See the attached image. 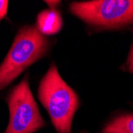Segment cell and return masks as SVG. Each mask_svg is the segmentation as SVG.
Segmentation results:
<instances>
[{
  "label": "cell",
  "instance_id": "obj_1",
  "mask_svg": "<svg viewBox=\"0 0 133 133\" xmlns=\"http://www.w3.org/2000/svg\"><path fill=\"white\" fill-rule=\"evenodd\" d=\"M38 96L57 133H70L72 119L79 105L78 96L60 76L54 65L42 78Z\"/></svg>",
  "mask_w": 133,
  "mask_h": 133
},
{
  "label": "cell",
  "instance_id": "obj_2",
  "mask_svg": "<svg viewBox=\"0 0 133 133\" xmlns=\"http://www.w3.org/2000/svg\"><path fill=\"white\" fill-rule=\"evenodd\" d=\"M48 49L49 42L37 27L29 25L22 27L0 65V91L44 57Z\"/></svg>",
  "mask_w": 133,
  "mask_h": 133
},
{
  "label": "cell",
  "instance_id": "obj_3",
  "mask_svg": "<svg viewBox=\"0 0 133 133\" xmlns=\"http://www.w3.org/2000/svg\"><path fill=\"white\" fill-rule=\"evenodd\" d=\"M71 13L89 25L117 29L133 24V0H93L70 4Z\"/></svg>",
  "mask_w": 133,
  "mask_h": 133
},
{
  "label": "cell",
  "instance_id": "obj_4",
  "mask_svg": "<svg viewBox=\"0 0 133 133\" xmlns=\"http://www.w3.org/2000/svg\"><path fill=\"white\" fill-rule=\"evenodd\" d=\"M6 101L10 119L4 133H34L45 125L30 91L27 76L12 89Z\"/></svg>",
  "mask_w": 133,
  "mask_h": 133
},
{
  "label": "cell",
  "instance_id": "obj_5",
  "mask_svg": "<svg viewBox=\"0 0 133 133\" xmlns=\"http://www.w3.org/2000/svg\"><path fill=\"white\" fill-rule=\"evenodd\" d=\"M43 35H54L62 27V18L59 12L54 8L44 10L37 17V26Z\"/></svg>",
  "mask_w": 133,
  "mask_h": 133
},
{
  "label": "cell",
  "instance_id": "obj_6",
  "mask_svg": "<svg viewBox=\"0 0 133 133\" xmlns=\"http://www.w3.org/2000/svg\"><path fill=\"white\" fill-rule=\"evenodd\" d=\"M102 133H133V114H124L115 117L108 123Z\"/></svg>",
  "mask_w": 133,
  "mask_h": 133
},
{
  "label": "cell",
  "instance_id": "obj_7",
  "mask_svg": "<svg viewBox=\"0 0 133 133\" xmlns=\"http://www.w3.org/2000/svg\"><path fill=\"white\" fill-rule=\"evenodd\" d=\"M132 34H133V30H132ZM125 69L127 71L133 74V42L131 47V50L127 59V62L125 64Z\"/></svg>",
  "mask_w": 133,
  "mask_h": 133
},
{
  "label": "cell",
  "instance_id": "obj_8",
  "mask_svg": "<svg viewBox=\"0 0 133 133\" xmlns=\"http://www.w3.org/2000/svg\"><path fill=\"white\" fill-rule=\"evenodd\" d=\"M8 3V1L0 0V21H2L7 14Z\"/></svg>",
  "mask_w": 133,
  "mask_h": 133
},
{
  "label": "cell",
  "instance_id": "obj_9",
  "mask_svg": "<svg viewBox=\"0 0 133 133\" xmlns=\"http://www.w3.org/2000/svg\"><path fill=\"white\" fill-rule=\"evenodd\" d=\"M45 3L47 4H49L51 6V8H53V6L54 5H57L60 2L59 1H45Z\"/></svg>",
  "mask_w": 133,
  "mask_h": 133
}]
</instances>
